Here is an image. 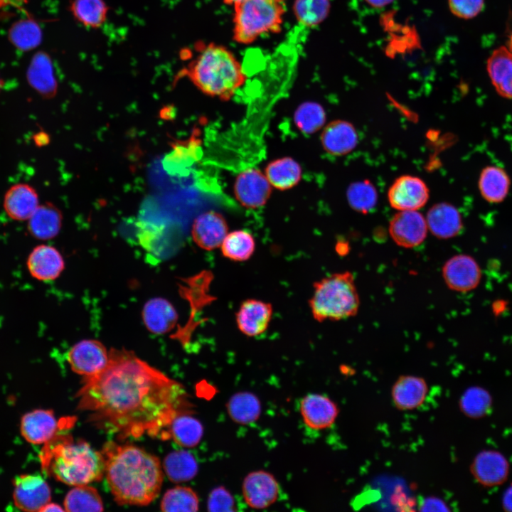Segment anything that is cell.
<instances>
[{
    "label": "cell",
    "mask_w": 512,
    "mask_h": 512,
    "mask_svg": "<svg viewBox=\"0 0 512 512\" xmlns=\"http://www.w3.org/2000/svg\"><path fill=\"white\" fill-rule=\"evenodd\" d=\"M64 508L69 512L102 511L104 509L98 491L87 484L75 486L68 491L64 499Z\"/></svg>",
    "instance_id": "36"
},
{
    "label": "cell",
    "mask_w": 512,
    "mask_h": 512,
    "mask_svg": "<svg viewBox=\"0 0 512 512\" xmlns=\"http://www.w3.org/2000/svg\"><path fill=\"white\" fill-rule=\"evenodd\" d=\"M207 507L209 511H235L234 498L225 488L218 486L210 493Z\"/></svg>",
    "instance_id": "42"
},
{
    "label": "cell",
    "mask_w": 512,
    "mask_h": 512,
    "mask_svg": "<svg viewBox=\"0 0 512 512\" xmlns=\"http://www.w3.org/2000/svg\"><path fill=\"white\" fill-rule=\"evenodd\" d=\"M510 188L511 178L502 167L490 165L481 170L478 179V188L481 197L488 203L503 202Z\"/></svg>",
    "instance_id": "26"
},
{
    "label": "cell",
    "mask_w": 512,
    "mask_h": 512,
    "mask_svg": "<svg viewBox=\"0 0 512 512\" xmlns=\"http://www.w3.org/2000/svg\"><path fill=\"white\" fill-rule=\"evenodd\" d=\"M38 206V193L28 183H19L11 186L4 196V211L14 220H28Z\"/></svg>",
    "instance_id": "22"
},
{
    "label": "cell",
    "mask_w": 512,
    "mask_h": 512,
    "mask_svg": "<svg viewBox=\"0 0 512 512\" xmlns=\"http://www.w3.org/2000/svg\"><path fill=\"white\" fill-rule=\"evenodd\" d=\"M29 85L42 97H53L57 92L58 82L50 55L43 51L32 58L27 71Z\"/></svg>",
    "instance_id": "25"
},
{
    "label": "cell",
    "mask_w": 512,
    "mask_h": 512,
    "mask_svg": "<svg viewBox=\"0 0 512 512\" xmlns=\"http://www.w3.org/2000/svg\"><path fill=\"white\" fill-rule=\"evenodd\" d=\"M486 70L496 92L512 99V52L506 46L495 49L489 58Z\"/></svg>",
    "instance_id": "24"
},
{
    "label": "cell",
    "mask_w": 512,
    "mask_h": 512,
    "mask_svg": "<svg viewBox=\"0 0 512 512\" xmlns=\"http://www.w3.org/2000/svg\"><path fill=\"white\" fill-rule=\"evenodd\" d=\"M101 452L107 481L118 504L146 506L157 497L163 471L156 456L140 447L114 442L105 444Z\"/></svg>",
    "instance_id": "2"
},
{
    "label": "cell",
    "mask_w": 512,
    "mask_h": 512,
    "mask_svg": "<svg viewBox=\"0 0 512 512\" xmlns=\"http://www.w3.org/2000/svg\"><path fill=\"white\" fill-rule=\"evenodd\" d=\"M426 222L428 230L439 239H449L459 235L463 228L461 213L453 205L439 203L427 211Z\"/></svg>",
    "instance_id": "23"
},
{
    "label": "cell",
    "mask_w": 512,
    "mask_h": 512,
    "mask_svg": "<svg viewBox=\"0 0 512 512\" xmlns=\"http://www.w3.org/2000/svg\"><path fill=\"white\" fill-rule=\"evenodd\" d=\"M69 11L77 22L97 29L105 23L109 6L105 0H70Z\"/></svg>",
    "instance_id": "30"
},
{
    "label": "cell",
    "mask_w": 512,
    "mask_h": 512,
    "mask_svg": "<svg viewBox=\"0 0 512 512\" xmlns=\"http://www.w3.org/2000/svg\"><path fill=\"white\" fill-rule=\"evenodd\" d=\"M393 0H363L368 6L373 9H380L389 5Z\"/></svg>",
    "instance_id": "46"
},
{
    "label": "cell",
    "mask_w": 512,
    "mask_h": 512,
    "mask_svg": "<svg viewBox=\"0 0 512 512\" xmlns=\"http://www.w3.org/2000/svg\"><path fill=\"white\" fill-rule=\"evenodd\" d=\"M320 139L325 151L334 156H343L356 148L358 136L351 123L337 119L324 127Z\"/></svg>",
    "instance_id": "21"
},
{
    "label": "cell",
    "mask_w": 512,
    "mask_h": 512,
    "mask_svg": "<svg viewBox=\"0 0 512 512\" xmlns=\"http://www.w3.org/2000/svg\"><path fill=\"white\" fill-rule=\"evenodd\" d=\"M421 511H449L445 503L435 497H429L424 499L420 505Z\"/></svg>",
    "instance_id": "44"
},
{
    "label": "cell",
    "mask_w": 512,
    "mask_h": 512,
    "mask_svg": "<svg viewBox=\"0 0 512 512\" xmlns=\"http://www.w3.org/2000/svg\"><path fill=\"white\" fill-rule=\"evenodd\" d=\"M67 360L75 373L89 377L105 370L109 363L110 351L99 341L85 339L70 348Z\"/></svg>",
    "instance_id": "7"
},
{
    "label": "cell",
    "mask_w": 512,
    "mask_h": 512,
    "mask_svg": "<svg viewBox=\"0 0 512 512\" xmlns=\"http://www.w3.org/2000/svg\"><path fill=\"white\" fill-rule=\"evenodd\" d=\"M40 459L47 474L70 486L98 481L105 474L102 452L83 439L75 440L70 434H58L44 444Z\"/></svg>",
    "instance_id": "3"
},
{
    "label": "cell",
    "mask_w": 512,
    "mask_h": 512,
    "mask_svg": "<svg viewBox=\"0 0 512 512\" xmlns=\"http://www.w3.org/2000/svg\"><path fill=\"white\" fill-rule=\"evenodd\" d=\"M506 47L512 52V33L510 35L508 46Z\"/></svg>",
    "instance_id": "49"
},
{
    "label": "cell",
    "mask_w": 512,
    "mask_h": 512,
    "mask_svg": "<svg viewBox=\"0 0 512 512\" xmlns=\"http://www.w3.org/2000/svg\"><path fill=\"white\" fill-rule=\"evenodd\" d=\"M299 410L305 425L314 430L331 427L339 414L338 405L323 394L310 393L301 400Z\"/></svg>",
    "instance_id": "16"
},
{
    "label": "cell",
    "mask_w": 512,
    "mask_h": 512,
    "mask_svg": "<svg viewBox=\"0 0 512 512\" xmlns=\"http://www.w3.org/2000/svg\"><path fill=\"white\" fill-rule=\"evenodd\" d=\"M1 80L0 79V89H1Z\"/></svg>",
    "instance_id": "51"
},
{
    "label": "cell",
    "mask_w": 512,
    "mask_h": 512,
    "mask_svg": "<svg viewBox=\"0 0 512 512\" xmlns=\"http://www.w3.org/2000/svg\"><path fill=\"white\" fill-rule=\"evenodd\" d=\"M228 233L226 220L214 210L199 215L194 220L191 229L194 242L201 249L208 251L219 247Z\"/></svg>",
    "instance_id": "17"
},
{
    "label": "cell",
    "mask_w": 512,
    "mask_h": 512,
    "mask_svg": "<svg viewBox=\"0 0 512 512\" xmlns=\"http://www.w3.org/2000/svg\"><path fill=\"white\" fill-rule=\"evenodd\" d=\"M62 219L61 211L53 203L41 204L27 220L28 233L38 240L53 239L60 232Z\"/></svg>",
    "instance_id": "27"
},
{
    "label": "cell",
    "mask_w": 512,
    "mask_h": 512,
    "mask_svg": "<svg viewBox=\"0 0 512 512\" xmlns=\"http://www.w3.org/2000/svg\"><path fill=\"white\" fill-rule=\"evenodd\" d=\"M198 506L197 494L191 488L183 486L167 490L161 502L163 511L193 512L198 510Z\"/></svg>",
    "instance_id": "37"
},
{
    "label": "cell",
    "mask_w": 512,
    "mask_h": 512,
    "mask_svg": "<svg viewBox=\"0 0 512 512\" xmlns=\"http://www.w3.org/2000/svg\"><path fill=\"white\" fill-rule=\"evenodd\" d=\"M429 386L422 377L402 375L393 383L391 398L399 410H412L420 407L427 398Z\"/></svg>",
    "instance_id": "20"
},
{
    "label": "cell",
    "mask_w": 512,
    "mask_h": 512,
    "mask_svg": "<svg viewBox=\"0 0 512 512\" xmlns=\"http://www.w3.org/2000/svg\"><path fill=\"white\" fill-rule=\"evenodd\" d=\"M313 287L309 305L317 321H341L358 314L360 297L352 272L331 274L315 282Z\"/></svg>",
    "instance_id": "5"
},
{
    "label": "cell",
    "mask_w": 512,
    "mask_h": 512,
    "mask_svg": "<svg viewBox=\"0 0 512 512\" xmlns=\"http://www.w3.org/2000/svg\"><path fill=\"white\" fill-rule=\"evenodd\" d=\"M429 197L425 181L411 175L397 178L388 191V202L397 210H417L425 206Z\"/></svg>",
    "instance_id": "9"
},
{
    "label": "cell",
    "mask_w": 512,
    "mask_h": 512,
    "mask_svg": "<svg viewBox=\"0 0 512 512\" xmlns=\"http://www.w3.org/2000/svg\"><path fill=\"white\" fill-rule=\"evenodd\" d=\"M13 500L16 508L34 512L50 502L51 491L46 481L38 474H23L13 481Z\"/></svg>",
    "instance_id": "8"
},
{
    "label": "cell",
    "mask_w": 512,
    "mask_h": 512,
    "mask_svg": "<svg viewBox=\"0 0 512 512\" xmlns=\"http://www.w3.org/2000/svg\"><path fill=\"white\" fill-rule=\"evenodd\" d=\"M492 403V397L489 391L480 386H471L461 395L459 406L465 416L479 419L489 414Z\"/></svg>",
    "instance_id": "35"
},
{
    "label": "cell",
    "mask_w": 512,
    "mask_h": 512,
    "mask_svg": "<svg viewBox=\"0 0 512 512\" xmlns=\"http://www.w3.org/2000/svg\"><path fill=\"white\" fill-rule=\"evenodd\" d=\"M233 191L240 205L255 209L266 204L272 193V186L265 173L257 169L249 168L238 175Z\"/></svg>",
    "instance_id": "10"
},
{
    "label": "cell",
    "mask_w": 512,
    "mask_h": 512,
    "mask_svg": "<svg viewBox=\"0 0 512 512\" xmlns=\"http://www.w3.org/2000/svg\"><path fill=\"white\" fill-rule=\"evenodd\" d=\"M470 471L474 479L481 486L494 487L506 481L510 465L501 452L485 449L474 457L470 465Z\"/></svg>",
    "instance_id": "13"
},
{
    "label": "cell",
    "mask_w": 512,
    "mask_h": 512,
    "mask_svg": "<svg viewBox=\"0 0 512 512\" xmlns=\"http://www.w3.org/2000/svg\"><path fill=\"white\" fill-rule=\"evenodd\" d=\"M233 6V38L243 45L280 32L287 11L286 0H242Z\"/></svg>",
    "instance_id": "6"
},
{
    "label": "cell",
    "mask_w": 512,
    "mask_h": 512,
    "mask_svg": "<svg viewBox=\"0 0 512 512\" xmlns=\"http://www.w3.org/2000/svg\"><path fill=\"white\" fill-rule=\"evenodd\" d=\"M163 466L168 478L175 483L192 479L198 470L195 457L186 450L169 453L164 460Z\"/></svg>",
    "instance_id": "33"
},
{
    "label": "cell",
    "mask_w": 512,
    "mask_h": 512,
    "mask_svg": "<svg viewBox=\"0 0 512 512\" xmlns=\"http://www.w3.org/2000/svg\"><path fill=\"white\" fill-rule=\"evenodd\" d=\"M197 54L182 70V75L203 94L228 101L245 82L247 77L235 54L214 43L196 45Z\"/></svg>",
    "instance_id": "4"
},
{
    "label": "cell",
    "mask_w": 512,
    "mask_h": 512,
    "mask_svg": "<svg viewBox=\"0 0 512 512\" xmlns=\"http://www.w3.org/2000/svg\"><path fill=\"white\" fill-rule=\"evenodd\" d=\"M169 437L178 445L191 448L201 442L203 434L201 422L191 414L176 417L168 429Z\"/></svg>",
    "instance_id": "32"
},
{
    "label": "cell",
    "mask_w": 512,
    "mask_h": 512,
    "mask_svg": "<svg viewBox=\"0 0 512 512\" xmlns=\"http://www.w3.org/2000/svg\"><path fill=\"white\" fill-rule=\"evenodd\" d=\"M6 2V0H0V7H1Z\"/></svg>",
    "instance_id": "50"
},
{
    "label": "cell",
    "mask_w": 512,
    "mask_h": 512,
    "mask_svg": "<svg viewBox=\"0 0 512 512\" xmlns=\"http://www.w3.org/2000/svg\"><path fill=\"white\" fill-rule=\"evenodd\" d=\"M259 398L250 392L235 393L227 402V411L235 422L247 425L255 422L261 414Z\"/></svg>",
    "instance_id": "31"
},
{
    "label": "cell",
    "mask_w": 512,
    "mask_h": 512,
    "mask_svg": "<svg viewBox=\"0 0 512 512\" xmlns=\"http://www.w3.org/2000/svg\"><path fill=\"white\" fill-rule=\"evenodd\" d=\"M501 504L506 511H512V484L504 491Z\"/></svg>",
    "instance_id": "45"
},
{
    "label": "cell",
    "mask_w": 512,
    "mask_h": 512,
    "mask_svg": "<svg viewBox=\"0 0 512 512\" xmlns=\"http://www.w3.org/2000/svg\"><path fill=\"white\" fill-rule=\"evenodd\" d=\"M279 490L275 477L263 470L249 473L242 485L245 501L255 509L266 508L273 504L278 498Z\"/></svg>",
    "instance_id": "14"
},
{
    "label": "cell",
    "mask_w": 512,
    "mask_h": 512,
    "mask_svg": "<svg viewBox=\"0 0 512 512\" xmlns=\"http://www.w3.org/2000/svg\"><path fill=\"white\" fill-rule=\"evenodd\" d=\"M330 11L329 0H295L293 11L299 23L308 27L319 25Z\"/></svg>",
    "instance_id": "40"
},
{
    "label": "cell",
    "mask_w": 512,
    "mask_h": 512,
    "mask_svg": "<svg viewBox=\"0 0 512 512\" xmlns=\"http://www.w3.org/2000/svg\"><path fill=\"white\" fill-rule=\"evenodd\" d=\"M449 6L456 16L469 19L476 16L483 11L484 0H449Z\"/></svg>",
    "instance_id": "43"
},
{
    "label": "cell",
    "mask_w": 512,
    "mask_h": 512,
    "mask_svg": "<svg viewBox=\"0 0 512 512\" xmlns=\"http://www.w3.org/2000/svg\"><path fill=\"white\" fill-rule=\"evenodd\" d=\"M346 196L352 209L363 214L373 210L378 201L375 187L367 180L352 183L347 189Z\"/></svg>",
    "instance_id": "41"
},
{
    "label": "cell",
    "mask_w": 512,
    "mask_h": 512,
    "mask_svg": "<svg viewBox=\"0 0 512 512\" xmlns=\"http://www.w3.org/2000/svg\"><path fill=\"white\" fill-rule=\"evenodd\" d=\"M265 174L272 187L286 191L299 183L302 169L297 161L285 156L270 161L265 167Z\"/></svg>",
    "instance_id": "29"
},
{
    "label": "cell",
    "mask_w": 512,
    "mask_h": 512,
    "mask_svg": "<svg viewBox=\"0 0 512 512\" xmlns=\"http://www.w3.org/2000/svg\"><path fill=\"white\" fill-rule=\"evenodd\" d=\"M272 316L270 303L257 299L243 301L235 314L239 331L249 337L264 334L267 329Z\"/></svg>",
    "instance_id": "18"
},
{
    "label": "cell",
    "mask_w": 512,
    "mask_h": 512,
    "mask_svg": "<svg viewBox=\"0 0 512 512\" xmlns=\"http://www.w3.org/2000/svg\"><path fill=\"white\" fill-rule=\"evenodd\" d=\"M50 410L37 409L30 411L21 417L20 432L30 444H46L55 437L60 429L68 425H60Z\"/></svg>",
    "instance_id": "15"
},
{
    "label": "cell",
    "mask_w": 512,
    "mask_h": 512,
    "mask_svg": "<svg viewBox=\"0 0 512 512\" xmlns=\"http://www.w3.org/2000/svg\"><path fill=\"white\" fill-rule=\"evenodd\" d=\"M223 255L235 262H244L250 258L255 250L252 235L245 230L228 232L220 245Z\"/></svg>",
    "instance_id": "34"
},
{
    "label": "cell",
    "mask_w": 512,
    "mask_h": 512,
    "mask_svg": "<svg viewBox=\"0 0 512 512\" xmlns=\"http://www.w3.org/2000/svg\"><path fill=\"white\" fill-rule=\"evenodd\" d=\"M442 273L446 285L458 292H467L475 289L481 278L477 262L465 254L450 257L443 265Z\"/></svg>",
    "instance_id": "12"
},
{
    "label": "cell",
    "mask_w": 512,
    "mask_h": 512,
    "mask_svg": "<svg viewBox=\"0 0 512 512\" xmlns=\"http://www.w3.org/2000/svg\"><path fill=\"white\" fill-rule=\"evenodd\" d=\"M9 36L12 44L23 51L36 48L42 41L40 26L31 18L14 23L9 30Z\"/></svg>",
    "instance_id": "38"
},
{
    "label": "cell",
    "mask_w": 512,
    "mask_h": 512,
    "mask_svg": "<svg viewBox=\"0 0 512 512\" xmlns=\"http://www.w3.org/2000/svg\"><path fill=\"white\" fill-rule=\"evenodd\" d=\"M26 267L33 278L41 282H50L60 275L65 262L55 247L42 244L31 251L27 257Z\"/></svg>",
    "instance_id": "19"
},
{
    "label": "cell",
    "mask_w": 512,
    "mask_h": 512,
    "mask_svg": "<svg viewBox=\"0 0 512 512\" xmlns=\"http://www.w3.org/2000/svg\"><path fill=\"white\" fill-rule=\"evenodd\" d=\"M388 230L398 245L412 248L424 242L428 228L425 218L417 210H398L390 220Z\"/></svg>",
    "instance_id": "11"
},
{
    "label": "cell",
    "mask_w": 512,
    "mask_h": 512,
    "mask_svg": "<svg viewBox=\"0 0 512 512\" xmlns=\"http://www.w3.org/2000/svg\"><path fill=\"white\" fill-rule=\"evenodd\" d=\"M241 1H242V0H223L224 3H225L226 4L233 5V6Z\"/></svg>",
    "instance_id": "48"
},
{
    "label": "cell",
    "mask_w": 512,
    "mask_h": 512,
    "mask_svg": "<svg viewBox=\"0 0 512 512\" xmlns=\"http://www.w3.org/2000/svg\"><path fill=\"white\" fill-rule=\"evenodd\" d=\"M75 398L91 422L122 439L144 434L169 438L174 419L193 413L180 383L124 349L112 348L107 367L83 377Z\"/></svg>",
    "instance_id": "1"
},
{
    "label": "cell",
    "mask_w": 512,
    "mask_h": 512,
    "mask_svg": "<svg viewBox=\"0 0 512 512\" xmlns=\"http://www.w3.org/2000/svg\"><path fill=\"white\" fill-rule=\"evenodd\" d=\"M65 511L60 505L54 503L49 502L45 505L40 511V512L47 511Z\"/></svg>",
    "instance_id": "47"
},
{
    "label": "cell",
    "mask_w": 512,
    "mask_h": 512,
    "mask_svg": "<svg viewBox=\"0 0 512 512\" xmlns=\"http://www.w3.org/2000/svg\"><path fill=\"white\" fill-rule=\"evenodd\" d=\"M142 319L149 331L162 334L174 328L178 315L169 302L163 298H154L144 306Z\"/></svg>",
    "instance_id": "28"
},
{
    "label": "cell",
    "mask_w": 512,
    "mask_h": 512,
    "mask_svg": "<svg viewBox=\"0 0 512 512\" xmlns=\"http://www.w3.org/2000/svg\"><path fill=\"white\" fill-rule=\"evenodd\" d=\"M294 121L296 127L302 133L311 134L324 127L326 112L320 104L315 102H305L295 110Z\"/></svg>",
    "instance_id": "39"
}]
</instances>
